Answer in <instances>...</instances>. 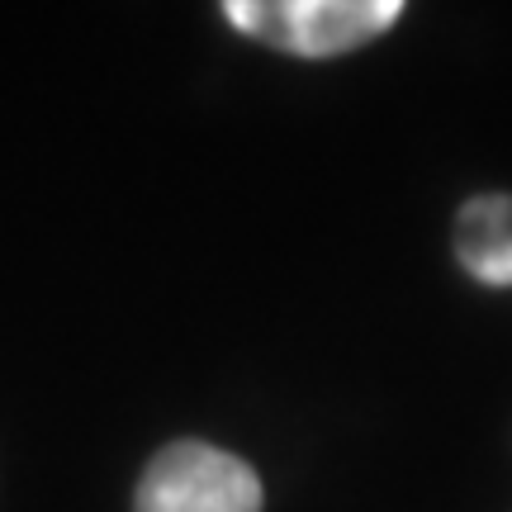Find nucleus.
Instances as JSON below:
<instances>
[{"mask_svg":"<svg viewBox=\"0 0 512 512\" xmlns=\"http://www.w3.org/2000/svg\"><path fill=\"white\" fill-rule=\"evenodd\" d=\"M242 34L294 57H337L380 38L403 15L399 0H228Z\"/></svg>","mask_w":512,"mask_h":512,"instance_id":"f257e3e1","label":"nucleus"},{"mask_svg":"<svg viewBox=\"0 0 512 512\" xmlns=\"http://www.w3.org/2000/svg\"><path fill=\"white\" fill-rule=\"evenodd\" d=\"M133 512H261V479L219 446L176 441L143 470Z\"/></svg>","mask_w":512,"mask_h":512,"instance_id":"f03ea898","label":"nucleus"},{"mask_svg":"<svg viewBox=\"0 0 512 512\" xmlns=\"http://www.w3.org/2000/svg\"><path fill=\"white\" fill-rule=\"evenodd\" d=\"M460 266L484 285H512V200H470L456 223Z\"/></svg>","mask_w":512,"mask_h":512,"instance_id":"7ed1b4c3","label":"nucleus"}]
</instances>
